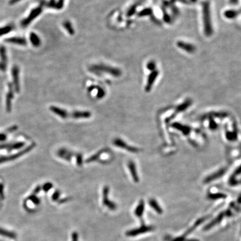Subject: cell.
Instances as JSON below:
<instances>
[{
  "label": "cell",
  "instance_id": "6da1fadb",
  "mask_svg": "<svg viewBox=\"0 0 241 241\" xmlns=\"http://www.w3.org/2000/svg\"><path fill=\"white\" fill-rule=\"evenodd\" d=\"M202 21L203 31L206 37H211L213 34V27L212 20L211 4L209 1H204L202 4Z\"/></svg>",
  "mask_w": 241,
  "mask_h": 241
},
{
  "label": "cell",
  "instance_id": "7a4b0ae2",
  "mask_svg": "<svg viewBox=\"0 0 241 241\" xmlns=\"http://www.w3.org/2000/svg\"><path fill=\"white\" fill-rule=\"evenodd\" d=\"M92 69L94 72L100 73L103 72L105 73H108L112 75L114 77H119L121 75V71L119 69L112 68L111 66H105V65H96L93 66Z\"/></svg>",
  "mask_w": 241,
  "mask_h": 241
},
{
  "label": "cell",
  "instance_id": "3957f363",
  "mask_svg": "<svg viewBox=\"0 0 241 241\" xmlns=\"http://www.w3.org/2000/svg\"><path fill=\"white\" fill-rule=\"evenodd\" d=\"M35 144L33 145H31L30 146H28L26 149L23 150L21 151L18 153L14 154V155H12L11 156H2L0 157V164L4 163V162H8V161H10L11 160H15L18 158H20V156H21L22 155H24L27 153H28L29 151H30L31 150L33 149V148L35 147Z\"/></svg>",
  "mask_w": 241,
  "mask_h": 241
},
{
  "label": "cell",
  "instance_id": "277c9868",
  "mask_svg": "<svg viewBox=\"0 0 241 241\" xmlns=\"http://www.w3.org/2000/svg\"><path fill=\"white\" fill-rule=\"evenodd\" d=\"M109 192V187L108 186H105L103 189V203L105 206L108 207L110 210L114 211L117 209V206L113 202L110 201L108 198Z\"/></svg>",
  "mask_w": 241,
  "mask_h": 241
},
{
  "label": "cell",
  "instance_id": "5b68a950",
  "mask_svg": "<svg viewBox=\"0 0 241 241\" xmlns=\"http://www.w3.org/2000/svg\"><path fill=\"white\" fill-rule=\"evenodd\" d=\"M113 144L116 146L119 147V148H121L123 149L126 150H127V151L130 152V153H138L139 151V150L137 148H136L135 147L130 146V145H128L126 142H125L122 139H119V138L115 139L113 140Z\"/></svg>",
  "mask_w": 241,
  "mask_h": 241
},
{
  "label": "cell",
  "instance_id": "8992f818",
  "mask_svg": "<svg viewBox=\"0 0 241 241\" xmlns=\"http://www.w3.org/2000/svg\"><path fill=\"white\" fill-rule=\"evenodd\" d=\"M41 12H42V8L40 7L32 10L31 11L28 17L26 18L25 19H24L21 22V26L24 27H27L31 22H32L35 18H37L40 14H41Z\"/></svg>",
  "mask_w": 241,
  "mask_h": 241
},
{
  "label": "cell",
  "instance_id": "52a82bcc",
  "mask_svg": "<svg viewBox=\"0 0 241 241\" xmlns=\"http://www.w3.org/2000/svg\"><path fill=\"white\" fill-rule=\"evenodd\" d=\"M153 227L142 225L139 228L133 229L130 231H127L126 233V235L127 236H130V237H134L137 235H140L142 233L150 232V231H153Z\"/></svg>",
  "mask_w": 241,
  "mask_h": 241
},
{
  "label": "cell",
  "instance_id": "ba28073f",
  "mask_svg": "<svg viewBox=\"0 0 241 241\" xmlns=\"http://www.w3.org/2000/svg\"><path fill=\"white\" fill-rule=\"evenodd\" d=\"M176 44L178 48L189 54L195 53L197 50L196 47L193 44L183 41H178Z\"/></svg>",
  "mask_w": 241,
  "mask_h": 241
},
{
  "label": "cell",
  "instance_id": "9c48e42d",
  "mask_svg": "<svg viewBox=\"0 0 241 241\" xmlns=\"http://www.w3.org/2000/svg\"><path fill=\"white\" fill-rule=\"evenodd\" d=\"M158 75H159V71L158 69L152 71L151 73L149 75L147 84L145 87V91L146 92H149L151 91V88L153 86V84L155 82V80L157 79Z\"/></svg>",
  "mask_w": 241,
  "mask_h": 241
},
{
  "label": "cell",
  "instance_id": "30bf717a",
  "mask_svg": "<svg viewBox=\"0 0 241 241\" xmlns=\"http://www.w3.org/2000/svg\"><path fill=\"white\" fill-rule=\"evenodd\" d=\"M12 75L13 78V86L16 92L20 91L19 82V68L17 66H14L12 69Z\"/></svg>",
  "mask_w": 241,
  "mask_h": 241
},
{
  "label": "cell",
  "instance_id": "8fae6325",
  "mask_svg": "<svg viewBox=\"0 0 241 241\" xmlns=\"http://www.w3.org/2000/svg\"><path fill=\"white\" fill-rule=\"evenodd\" d=\"M127 167L130 171L133 180L135 183H138L139 181V177L137 174L135 163L132 161H130L128 162Z\"/></svg>",
  "mask_w": 241,
  "mask_h": 241
},
{
  "label": "cell",
  "instance_id": "7c38bea8",
  "mask_svg": "<svg viewBox=\"0 0 241 241\" xmlns=\"http://www.w3.org/2000/svg\"><path fill=\"white\" fill-rule=\"evenodd\" d=\"M50 111L63 119H66L68 117V113L66 110L56 106H51L50 107Z\"/></svg>",
  "mask_w": 241,
  "mask_h": 241
},
{
  "label": "cell",
  "instance_id": "4fadbf2b",
  "mask_svg": "<svg viewBox=\"0 0 241 241\" xmlns=\"http://www.w3.org/2000/svg\"><path fill=\"white\" fill-rule=\"evenodd\" d=\"M92 113L89 111H74L71 113V117L75 119H89L91 117Z\"/></svg>",
  "mask_w": 241,
  "mask_h": 241
},
{
  "label": "cell",
  "instance_id": "5bb4252c",
  "mask_svg": "<svg viewBox=\"0 0 241 241\" xmlns=\"http://www.w3.org/2000/svg\"><path fill=\"white\" fill-rule=\"evenodd\" d=\"M57 155L58 157L66 161H70L71 158L73 156V153L66 149H60L57 151Z\"/></svg>",
  "mask_w": 241,
  "mask_h": 241
},
{
  "label": "cell",
  "instance_id": "9a60e30c",
  "mask_svg": "<svg viewBox=\"0 0 241 241\" xmlns=\"http://www.w3.org/2000/svg\"><path fill=\"white\" fill-rule=\"evenodd\" d=\"M9 92L6 96V110L8 112L11 111V101L13 97V87L11 84L9 85Z\"/></svg>",
  "mask_w": 241,
  "mask_h": 241
},
{
  "label": "cell",
  "instance_id": "2e32d148",
  "mask_svg": "<svg viewBox=\"0 0 241 241\" xmlns=\"http://www.w3.org/2000/svg\"><path fill=\"white\" fill-rule=\"evenodd\" d=\"M241 14V11L240 10H228L224 13V16L228 19H234Z\"/></svg>",
  "mask_w": 241,
  "mask_h": 241
},
{
  "label": "cell",
  "instance_id": "e0dca14e",
  "mask_svg": "<svg viewBox=\"0 0 241 241\" xmlns=\"http://www.w3.org/2000/svg\"><path fill=\"white\" fill-rule=\"evenodd\" d=\"M225 215H226V214L224 213H222L218 215V216L217 218H215L214 220H213L211 222L208 224L207 225H206L204 227V231H208V230L210 229L211 228H213L214 226H216L217 224H219L222 220V219L223 218Z\"/></svg>",
  "mask_w": 241,
  "mask_h": 241
},
{
  "label": "cell",
  "instance_id": "ac0fdd59",
  "mask_svg": "<svg viewBox=\"0 0 241 241\" xmlns=\"http://www.w3.org/2000/svg\"><path fill=\"white\" fill-rule=\"evenodd\" d=\"M25 145L24 142H16L13 144H4V145H0V149H8L9 150H13L18 149H20Z\"/></svg>",
  "mask_w": 241,
  "mask_h": 241
},
{
  "label": "cell",
  "instance_id": "d6986e66",
  "mask_svg": "<svg viewBox=\"0 0 241 241\" xmlns=\"http://www.w3.org/2000/svg\"><path fill=\"white\" fill-rule=\"evenodd\" d=\"M5 41L12 43V44L22 45V46L26 45L27 44V41L25 39L22 38H18V37H14V38H11L7 39L5 40Z\"/></svg>",
  "mask_w": 241,
  "mask_h": 241
},
{
  "label": "cell",
  "instance_id": "ffe728a7",
  "mask_svg": "<svg viewBox=\"0 0 241 241\" xmlns=\"http://www.w3.org/2000/svg\"><path fill=\"white\" fill-rule=\"evenodd\" d=\"M145 209V203L144 200H141L137 206L136 207V209L135 211V214L137 217L141 218L144 212Z\"/></svg>",
  "mask_w": 241,
  "mask_h": 241
},
{
  "label": "cell",
  "instance_id": "44dd1931",
  "mask_svg": "<svg viewBox=\"0 0 241 241\" xmlns=\"http://www.w3.org/2000/svg\"><path fill=\"white\" fill-rule=\"evenodd\" d=\"M30 40L31 44L35 47L39 46L41 44V40L39 37L34 32H31L30 34Z\"/></svg>",
  "mask_w": 241,
  "mask_h": 241
},
{
  "label": "cell",
  "instance_id": "7402d4cb",
  "mask_svg": "<svg viewBox=\"0 0 241 241\" xmlns=\"http://www.w3.org/2000/svg\"><path fill=\"white\" fill-rule=\"evenodd\" d=\"M204 220V218H200V219H198L197 221L194 224V225H193V226H192V227H190L189 229H188V231H186V232L185 233L184 235L182 236L184 237H186V236L187 235L190 234L191 233L193 232L194 230H195V228H197L200 224L202 223V222H203Z\"/></svg>",
  "mask_w": 241,
  "mask_h": 241
},
{
  "label": "cell",
  "instance_id": "603a6c76",
  "mask_svg": "<svg viewBox=\"0 0 241 241\" xmlns=\"http://www.w3.org/2000/svg\"><path fill=\"white\" fill-rule=\"evenodd\" d=\"M150 206H151L155 211H156L158 214H162V208L159 206L158 202H156L155 199H150L149 201Z\"/></svg>",
  "mask_w": 241,
  "mask_h": 241
},
{
  "label": "cell",
  "instance_id": "cb8c5ba5",
  "mask_svg": "<svg viewBox=\"0 0 241 241\" xmlns=\"http://www.w3.org/2000/svg\"><path fill=\"white\" fill-rule=\"evenodd\" d=\"M103 153V150L99 151V152L97 153H95V154L93 155H92V156H91L90 158H88L86 160V162H87V163H90V162L96 161L99 158H100V156Z\"/></svg>",
  "mask_w": 241,
  "mask_h": 241
},
{
  "label": "cell",
  "instance_id": "d4e9b609",
  "mask_svg": "<svg viewBox=\"0 0 241 241\" xmlns=\"http://www.w3.org/2000/svg\"><path fill=\"white\" fill-rule=\"evenodd\" d=\"M0 57L1 58V60L2 61V64H4L6 63L7 62V55H6V49L4 46H1L0 48Z\"/></svg>",
  "mask_w": 241,
  "mask_h": 241
},
{
  "label": "cell",
  "instance_id": "484cf974",
  "mask_svg": "<svg viewBox=\"0 0 241 241\" xmlns=\"http://www.w3.org/2000/svg\"><path fill=\"white\" fill-rule=\"evenodd\" d=\"M153 13V10L151 8H146L142 10L141 12L139 13V16L140 17L142 16H149Z\"/></svg>",
  "mask_w": 241,
  "mask_h": 241
},
{
  "label": "cell",
  "instance_id": "4316f807",
  "mask_svg": "<svg viewBox=\"0 0 241 241\" xmlns=\"http://www.w3.org/2000/svg\"><path fill=\"white\" fill-rule=\"evenodd\" d=\"M12 30H13V27H10V26L0 28V36L9 33L10 32H11Z\"/></svg>",
  "mask_w": 241,
  "mask_h": 241
},
{
  "label": "cell",
  "instance_id": "83f0119b",
  "mask_svg": "<svg viewBox=\"0 0 241 241\" xmlns=\"http://www.w3.org/2000/svg\"><path fill=\"white\" fill-rule=\"evenodd\" d=\"M208 198L211 199L212 200H214V199H220V198H226V195H225L223 194H211L208 196Z\"/></svg>",
  "mask_w": 241,
  "mask_h": 241
},
{
  "label": "cell",
  "instance_id": "f1b7e54d",
  "mask_svg": "<svg viewBox=\"0 0 241 241\" xmlns=\"http://www.w3.org/2000/svg\"><path fill=\"white\" fill-rule=\"evenodd\" d=\"M147 69L150 71H153L156 69V64L154 61H150L147 64L146 66Z\"/></svg>",
  "mask_w": 241,
  "mask_h": 241
},
{
  "label": "cell",
  "instance_id": "f546056e",
  "mask_svg": "<svg viewBox=\"0 0 241 241\" xmlns=\"http://www.w3.org/2000/svg\"><path fill=\"white\" fill-rule=\"evenodd\" d=\"M64 27L66 29V30L68 31L70 34H74V30L72 27V26L71 25L69 22H66L64 24Z\"/></svg>",
  "mask_w": 241,
  "mask_h": 241
},
{
  "label": "cell",
  "instance_id": "4dcf8cb0",
  "mask_svg": "<svg viewBox=\"0 0 241 241\" xmlns=\"http://www.w3.org/2000/svg\"><path fill=\"white\" fill-rule=\"evenodd\" d=\"M163 18H164V21L167 23H168V24L171 23V18H170V15L167 13L165 10L164 11H163Z\"/></svg>",
  "mask_w": 241,
  "mask_h": 241
},
{
  "label": "cell",
  "instance_id": "1f68e13d",
  "mask_svg": "<svg viewBox=\"0 0 241 241\" xmlns=\"http://www.w3.org/2000/svg\"><path fill=\"white\" fill-rule=\"evenodd\" d=\"M76 158H77V164L78 167H81L83 164V157L82 154L77 153L76 154Z\"/></svg>",
  "mask_w": 241,
  "mask_h": 241
},
{
  "label": "cell",
  "instance_id": "d6a6232c",
  "mask_svg": "<svg viewBox=\"0 0 241 241\" xmlns=\"http://www.w3.org/2000/svg\"><path fill=\"white\" fill-rule=\"evenodd\" d=\"M172 241H199L197 239H186L185 237H183L182 236L180 237L175 238Z\"/></svg>",
  "mask_w": 241,
  "mask_h": 241
},
{
  "label": "cell",
  "instance_id": "836d02e7",
  "mask_svg": "<svg viewBox=\"0 0 241 241\" xmlns=\"http://www.w3.org/2000/svg\"><path fill=\"white\" fill-rule=\"evenodd\" d=\"M53 184L52 183H46L43 185V189L45 192H47L53 188Z\"/></svg>",
  "mask_w": 241,
  "mask_h": 241
},
{
  "label": "cell",
  "instance_id": "e575fe53",
  "mask_svg": "<svg viewBox=\"0 0 241 241\" xmlns=\"http://www.w3.org/2000/svg\"><path fill=\"white\" fill-rule=\"evenodd\" d=\"M60 192L59 190H56L55 193H54L52 195V199L54 201H57V199L60 197Z\"/></svg>",
  "mask_w": 241,
  "mask_h": 241
},
{
  "label": "cell",
  "instance_id": "d590c367",
  "mask_svg": "<svg viewBox=\"0 0 241 241\" xmlns=\"http://www.w3.org/2000/svg\"><path fill=\"white\" fill-rule=\"evenodd\" d=\"M105 92L104 91L103 89H102V88H98V94H97V98H102L103 97L105 96Z\"/></svg>",
  "mask_w": 241,
  "mask_h": 241
},
{
  "label": "cell",
  "instance_id": "8d00e7d4",
  "mask_svg": "<svg viewBox=\"0 0 241 241\" xmlns=\"http://www.w3.org/2000/svg\"><path fill=\"white\" fill-rule=\"evenodd\" d=\"M30 199L31 200L32 202H33L34 203L36 204H39L40 203L39 199L38 198L34 196V195H32V196L30 197Z\"/></svg>",
  "mask_w": 241,
  "mask_h": 241
},
{
  "label": "cell",
  "instance_id": "74e56055",
  "mask_svg": "<svg viewBox=\"0 0 241 241\" xmlns=\"http://www.w3.org/2000/svg\"><path fill=\"white\" fill-rule=\"evenodd\" d=\"M64 0H59L57 4L55 5L56 8H57V9H61L64 5Z\"/></svg>",
  "mask_w": 241,
  "mask_h": 241
},
{
  "label": "cell",
  "instance_id": "f35d334b",
  "mask_svg": "<svg viewBox=\"0 0 241 241\" xmlns=\"http://www.w3.org/2000/svg\"><path fill=\"white\" fill-rule=\"evenodd\" d=\"M72 241H78V234L77 232L73 233Z\"/></svg>",
  "mask_w": 241,
  "mask_h": 241
},
{
  "label": "cell",
  "instance_id": "ab89813d",
  "mask_svg": "<svg viewBox=\"0 0 241 241\" xmlns=\"http://www.w3.org/2000/svg\"><path fill=\"white\" fill-rule=\"evenodd\" d=\"M136 6H133L131 9L130 10V11L128 13V15L129 16H131L132 15H133V13H135V12L136 11Z\"/></svg>",
  "mask_w": 241,
  "mask_h": 241
},
{
  "label": "cell",
  "instance_id": "60d3db41",
  "mask_svg": "<svg viewBox=\"0 0 241 241\" xmlns=\"http://www.w3.org/2000/svg\"><path fill=\"white\" fill-rule=\"evenodd\" d=\"M239 2V0H229V3L231 5H237Z\"/></svg>",
  "mask_w": 241,
  "mask_h": 241
},
{
  "label": "cell",
  "instance_id": "b9f144b4",
  "mask_svg": "<svg viewBox=\"0 0 241 241\" xmlns=\"http://www.w3.org/2000/svg\"><path fill=\"white\" fill-rule=\"evenodd\" d=\"M6 139V136L4 134L1 133L0 134V142L5 140Z\"/></svg>",
  "mask_w": 241,
  "mask_h": 241
},
{
  "label": "cell",
  "instance_id": "7bdbcfd3",
  "mask_svg": "<svg viewBox=\"0 0 241 241\" xmlns=\"http://www.w3.org/2000/svg\"><path fill=\"white\" fill-rule=\"evenodd\" d=\"M20 1H21V0H10L9 3L10 4H15L18 3V2H20Z\"/></svg>",
  "mask_w": 241,
  "mask_h": 241
},
{
  "label": "cell",
  "instance_id": "ee69618b",
  "mask_svg": "<svg viewBox=\"0 0 241 241\" xmlns=\"http://www.w3.org/2000/svg\"><path fill=\"white\" fill-rule=\"evenodd\" d=\"M40 189H41V187L40 186H38V187H36V188H35V190H34V193L36 194V193H38L39 192L40 190Z\"/></svg>",
  "mask_w": 241,
  "mask_h": 241
},
{
  "label": "cell",
  "instance_id": "f6af8a7d",
  "mask_svg": "<svg viewBox=\"0 0 241 241\" xmlns=\"http://www.w3.org/2000/svg\"><path fill=\"white\" fill-rule=\"evenodd\" d=\"M0 70H5V66L2 63H0Z\"/></svg>",
  "mask_w": 241,
  "mask_h": 241
},
{
  "label": "cell",
  "instance_id": "bcb514c9",
  "mask_svg": "<svg viewBox=\"0 0 241 241\" xmlns=\"http://www.w3.org/2000/svg\"><path fill=\"white\" fill-rule=\"evenodd\" d=\"M236 173V174H240V173H241V166L237 169Z\"/></svg>",
  "mask_w": 241,
  "mask_h": 241
}]
</instances>
